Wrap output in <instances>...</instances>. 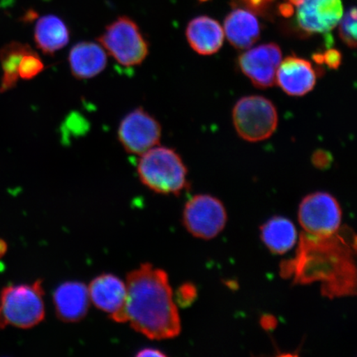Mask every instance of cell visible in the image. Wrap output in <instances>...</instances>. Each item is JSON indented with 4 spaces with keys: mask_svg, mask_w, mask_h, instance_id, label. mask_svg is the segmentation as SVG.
Segmentation results:
<instances>
[{
    "mask_svg": "<svg viewBox=\"0 0 357 357\" xmlns=\"http://www.w3.org/2000/svg\"><path fill=\"white\" fill-rule=\"evenodd\" d=\"M123 324L151 340H166L181 331L180 315L168 275L149 263L128 274Z\"/></svg>",
    "mask_w": 357,
    "mask_h": 357,
    "instance_id": "cell-1",
    "label": "cell"
},
{
    "mask_svg": "<svg viewBox=\"0 0 357 357\" xmlns=\"http://www.w3.org/2000/svg\"><path fill=\"white\" fill-rule=\"evenodd\" d=\"M137 172L142 184L158 194L178 195L187 186L188 169L169 147L158 145L141 155Z\"/></svg>",
    "mask_w": 357,
    "mask_h": 357,
    "instance_id": "cell-2",
    "label": "cell"
},
{
    "mask_svg": "<svg viewBox=\"0 0 357 357\" xmlns=\"http://www.w3.org/2000/svg\"><path fill=\"white\" fill-rule=\"evenodd\" d=\"M44 289L41 280L32 284L10 285L0 293V330L8 326L28 329L45 318Z\"/></svg>",
    "mask_w": 357,
    "mask_h": 357,
    "instance_id": "cell-3",
    "label": "cell"
},
{
    "mask_svg": "<svg viewBox=\"0 0 357 357\" xmlns=\"http://www.w3.org/2000/svg\"><path fill=\"white\" fill-rule=\"evenodd\" d=\"M99 43L119 64L140 66L149 54V43L137 22L128 16H120L106 26Z\"/></svg>",
    "mask_w": 357,
    "mask_h": 357,
    "instance_id": "cell-4",
    "label": "cell"
},
{
    "mask_svg": "<svg viewBox=\"0 0 357 357\" xmlns=\"http://www.w3.org/2000/svg\"><path fill=\"white\" fill-rule=\"evenodd\" d=\"M234 124L244 140L257 142L267 139L278 128V113L273 102L265 97L245 96L233 111Z\"/></svg>",
    "mask_w": 357,
    "mask_h": 357,
    "instance_id": "cell-5",
    "label": "cell"
},
{
    "mask_svg": "<svg viewBox=\"0 0 357 357\" xmlns=\"http://www.w3.org/2000/svg\"><path fill=\"white\" fill-rule=\"evenodd\" d=\"M342 216L340 205L326 192L307 195L298 208V220L303 230L317 238L336 234L340 229Z\"/></svg>",
    "mask_w": 357,
    "mask_h": 357,
    "instance_id": "cell-6",
    "label": "cell"
},
{
    "mask_svg": "<svg viewBox=\"0 0 357 357\" xmlns=\"http://www.w3.org/2000/svg\"><path fill=\"white\" fill-rule=\"evenodd\" d=\"M183 221L186 229L202 239H212L226 225L227 212L220 199L208 195H198L186 203Z\"/></svg>",
    "mask_w": 357,
    "mask_h": 357,
    "instance_id": "cell-7",
    "label": "cell"
},
{
    "mask_svg": "<svg viewBox=\"0 0 357 357\" xmlns=\"http://www.w3.org/2000/svg\"><path fill=\"white\" fill-rule=\"evenodd\" d=\"M162 128L153 115L144 108H137L120 122L118 139L129 154L141 155L159 145Z\"/></svg>",
    "mask_w": 357,
    "mask_h": 357,
    "instance_id": "cell-8",
    "label": "cell"
},
{
    "mask_svg": "<svg viewBox=\"0 0 357 357\" xmlns=\"http://www.w3.org/2000/svg\"><path fill=\"white\" fill-rule=\"evenodd\" d=\"M281 59L282 52L278 45L267 43L244 52L239 56L238 65L254 86L266 89L274 86Z\"/></svg>",
    "mask_w": 357,
    "mask_h": 357,
    "instance_id": "cell-9",
    "label": "cell"
},
{
    "mask_svg": "<svg viewBox=\"0 0 357 357\" xmlns=\"http://www.w3.org/2000/svg\"><path fill=\"white\" fill-rule=\"evenodd\" d=\"M88 291L89 300L97 309L107 312L114 322L123 324L126 283L113 274H102L91 281Z\"/></svg>",
    "mask_w": 357,
    "mask_h": 357,
    "instance_id": "cell-10",
    "label": "cell"
},
{
    "mask_svg": "<svg viewBox=\"0 0 357 357\" xmlns=\"http://www.w3.org/2000/svg\"><path fill=\"white\" fill-rule=\"evenodd\" d=\"M297 7V22L307 33H328L343 15L341 0H302Z\"/></svg>",
    "mask_w": 357,
    "mask_h": 357,
    "instance_id": "cell-11",
    "label": "cell"
},
{
    "mask_svg": "<svg viewBox=\"0 0 357 357\" xmlns=\"http://www.w3.org/2000/svg\"><path fill=\"white\" fill-rule=\"evenodd\" d=\"M275 79L287 95L303 96L314 88L317 75L309 61L289 56L281 61Z\"/></svg>",
    "mask_w": 357,
    "mask_h": 357,
    "instance_id": "cell-12",
    "label": "cell"
},
{
    "mask_svg": "<svg viewBox=\"0 0 357 357\" xmlns=\"http://www.w3.org/2000/svg\"><path fill=\"white\" fill-rule=\"evenodd\" d=\"M56 314L65 323H77L86 316L89 303L88 287L79 281H67L53 294Z\"/></svg>",
    "mask_w": 357,
    "mask_h": 357,
    "instance_id": "cell-13",
    "label": "cell"
},
{
    "mask_svg": "<svg viewBox=\"0 0 357 357\" xmlns=\"http://www.w3.org/2000/svg\"><path fill=\"white\" fill-rule=\"evenodd\" d=\"M68 62L75 79H89L105 70L108 63V53L99 43L80 42L70 49Z\"/></svg>",
    "mask_w": 357,
    "mask_h": 357,
    "instance_id": "cell-14",
    "label": "cell"
},
{
    "mask_svg": "<svg viewBox=\"0 0 357 357\" xmlns=\"http://www.w3.org/2000/svg\"><path fill=\"white\" fill-rule=\"evenodd\" d=\"M186 38L195 52L200 55L209 56L220 50L225 33L216 20L200 16L189 22Z\"/></svg>",
    "mask_w": 357,
    "mask_h": 357,
    "instance_id": "cell-15",
    "label": "cell"
},
{
    "mask_svg": "<svg viewBox=\"0 0 357 357\" xmlns=\"http://www.w3.org/2000/svg\"><path fill=\"white\" fill-rule=\"evenodd\" d=\"M34 41L40 51L46 55H54L70 42V30L60 17L45 15L36 22Z\"/></svg>",
    "mask_w": 357,
    "mask_h": 357,
    "instance_id": "cell-16",
    "label": "cell"
},
{
    "mask_svg": "<svg viewBox=\"0 0 357 357\" xmlns=\"http://www.w3.org/2000/svg\"><path fill=\"white\" fill-rule=\"evenodd\" d=\"M225 30L227 40L236 48L248 49L260 38V24L252 13L236 10L227 16Z\"/></svg>",
    "mask_w": 357,
    "mask_h": 357,
    "instance_id": "cell-17",
    "label": "cell"
},
{
    "mask_svg": "<svg viewBox=\"0 0 357 357\" xmlns=\"http://www.w3.org/2000/svg\"><path fill=\"white\" fill-rule=\"evenodd\" d=\"M261 236L271 252L281 255L294 248L298 234L296 226L288 218L275 217L263 225Z\"/></svg>",
    "mask_w": 357,
    "mask_h": 357,
    "instance_id": "cell-18",
    "label": "cell"
},
{
    "mask_svg": "<svg viewBox=\"0 0 357 357\" xmlns=\"http://www.w3.org/2000/svg\"><path fill=\"white\" fill-rule=\"evenodd\" d=\"M32 47L29 44L20 42H11L0 50V63H1L3 77L0 84V92L10 91L16 86L19 80V66L22 57Z\"/></svg>",
    "mask_w": 357,
    "mask_h": 357,
    "instance_id": "cell-19",
    "label": "cell"
},
{
    "mask_svg": "<svg viewBox=\"0 0 357 357\" xmlns=\"http://www.w3.org/2000/svg\"><path fill=\"white\" fill-rule=\"evenodd\" d=\"M44 68L41 57L32 48L22 57L17 73L20 79L29 80L43 73Z\"/></svg>",
    "mask_w": 357,
    "mask_h": 357,
    "instance_id": "cell-20",
    "label": "cell"
},
{
    "mask_svg": "<svg viewBox=\"0 0 357 357\" xmlns=\"http://www.w3.org/2000/svg\"><path fill=\"white\" fill-rule=\"evenodd\" d=\"M341 21V20H340ZM339 33L347 46L355 48L356 46V8H352L342 17Z\"/></svg>",
    "mask_w": 357,
    "mask_h": 357,
    "instance_id": "cell-21",
    "label": "cell"
},
{
    "mask_svg": "<svg viewBox=\"0 0 357 357\" xmlns=\"http://www.w3.org/2000/svg\"><path fill=\"white\" fill-rule=\"evenodd\" d=\"M312 162L316 167L319 169H327L331 166L333 155L329 151L319 149L314 151L312 155Z\"/></svg>",
    "mask_w": 357,
    "mask_h": 357,
    "instance_id": "cell-22",
    "label": "cell"
},
{
    "mask_svg": "<svg viewBox=\"0 0 357 357\" xmlns=\"http://www.w3.org/2000/svg\"><path fill=\"white\" fill-rule=\"evenodd\" d=\"M324 65L328 66L330 69L337 70L341 66L342 56L341 52L337 49L330 48L322 53Z\"/></svg>",
    "mask_w": 357,
    "mask_h": 357,
    "instance_id": "cell-23",
    "label": "cell"
},
{
    "mask_svg": "<svg viewBox=\"0 0 357 357\" xmlns=\"http://www.w3.org/2000/svg\"><path fill=\"white\" fill-rule=\"evenodd\" d=\"M196 296V290L193 285L184 284L178 289L177 293V301L178 305L181 306H186L193 302L194 298Z\"/></svg>",
    "mask_w": 357,
    "mask_h": 357,
    "instance_id": "cell-24",
    "label": "cell"
},
{
    "mask_svg": "<svg viewBox=\"0 0 357 357\" xmlns=\"http://www.w3.org/2000/svg\"><path fill=\"white\" fill-rule=\"evenodd\" d=\"M137 357H147V356H158L164 357L167 356L163 352L154 349V348H146V349L141 350L137 352Z\"/></svg>",
    "mask_w": 357,
    "mask_h": 357,
    "instance_id": "cell-25",
    "label": "cell"
},
{
    "mask_svg": "<svg viewBox=\"0 0 357 357\" xmlns=\"http://www.w3.org/2000/svg\"><path fill=\"white\" fill-rule=\"evenodd\" d=\"M280 12L285 17H289L290 15H292V13H293L292 4H291V6H290V4H284V6L280 7Z\"/></svg>",
    "mask_w": 357,
    "mask_h": 357,
    "instance_id": "cell-26",
    "label": "cell"
},
{
    "mask_svg": "<svg viewBox=\"0 0 357 357\" xmlns=\"http://www.w3.org/2000/svg\"><path fill=\"white\" fill-rule=\"evenodd\" d=\"M8 245L6 241L0 238V258H2L7 252Z\"/></svg>",
    "mask_w": 357,
    "mask_h": 357,
    "instance_id": "cell-27",
    "label": "cell"
},
{
    "mask_svg": "<svg viewBox=\"0 0 357 357\" xmlns=\"http://www.w3.org/2000/svg\"><path fill=\"white\" fill-rule=\"evenodd\" d=\"M200 1H205V0H200Z\"/></svg>",
    "mask_w": 357,
    "mask_h": 357,
    "instance_id": "cell-28",
    "label": "cell"
}]
</instances>
